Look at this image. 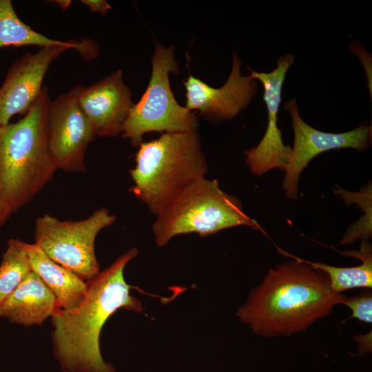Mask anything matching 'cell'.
Listing matches in <instances>:
<instances>
[{"label": "cell", "instance_id": "7a4b0ae2", "mask_svg": "<svg viewBox=\"0 0 372 372\" xmlns=\"http://www.w3.org/2000/svg\"><path fill=\"white\" fill-rule=\"evenodd\" d=\"M133 247L110 267L87 280L85 295L74 309L57 308L51 317V339L54 355L67 372H115L105 362L100 350V335L110 317L125 309L143 310L141 301L130 294L132 286L124 278L127 263L138 256Z\"/></svg>", "mask_w": 372, "mask_h": 372}, {"label": "cell", "instance_id": "2e32d148", "mask_svg": "<svg viewBox=\"0 0 372 372\" xmlns=\"http://www.w3.org/2000/svg\"><path fill=\"white\" fill-rule=\"evenodd\" d=\"M341 254L360 259L362 264L355 267H340L324 263L303 260L311 267L324 271L329 279L333 293L342 292L355 288L372 287V247L367 240H362L358 251H341Z\"/></svg>", "mask_w": 372, "mask_h": 372}, {"label": "cell", "instance_id": "7c38bea8", "mask_svg": "<svg viewBox=\"0 0 372 372\" xmlns=\"http://www.w3.org/2000/svg\"><path fill=\"white\" fill-rule=\"evenodd\" d=\"M70 92L91 123L96 136L115 137L134 105L132 94L121 70L89 85H76Z\"/></svg>", "mask_w": 372, "mask_h": 372}, {"label": "cell", "instance_id": "d6986e66", "mask_svg": "<svg viewBox=\"0 0 372 372\" xmlns=\"http://www.w3.org/2000/svg\"><path fill=\"white\" fill-rule=\"evenodd\" d=\"M340 304L349 307L351 315L349 318H355L361 322L371 324L372 322V293L371 289L360 294L342 298Z\"/></svg>", "mask_w": 372, "mask_h": 372}, {"label": "cell", "instance_id": "277c9868", "mask_svg": "<svg viewBox=\"0 0 372 372\" xmlns=\"http://www.w3.org/2000/svg\"><path fill=\"white\" fill-rule=\"evenodd\" d=\"M135 161L130 192L156 216L208 170L197 130L163 133L142 142Z\"/></svg>", "mask_w": 372, "mask_h": 372}, {"label": "cell", "instance_id": "ffe728a7", "mask_svg": "<svg viewBox=\"0 0 372 372\" xmlns=\"http://www.w3.org/2000/svg\"><path fill=\"white\" fill-rule=\"evenodd\" d=\"M82 3L87 6L90 10L105 15L112 9L110 3L105 0H81Z\"/></svg>", "mask_w": 372, "mask_h": 372}, {"label": "cell", "instance_id": "7402d4cb", "mask_svg": "<svg viewBox=\"0 0 372 372\" xmlns=\"http://www.w3.org/2000/svg\"><path fill=\"white\" fill-rule=\"evenodd\" d=\"M10 214H11L7 210V209L4 206L0 195V228L8 219Z\"/></svg>", "mask_w": 372, "mask_h": 372}, {"label": "cell", "instance_id": "603a6c76", "mask_svg": "<svg viewBox=\"0 0 372 372\" xmlns=\"http://www.w3.org/2000/svg\"><path fill=\"white\" fill-rule=\"evenodd\" d=\"M52 2L56 3L63 10H66L72 3L70 0H55Z\"/></svg>", "mask_w": 372, "mask_h": 372}, {"label": "cell", "instance_id": "52a82bcc", "mask_svg": "<svg viewBox=\"0 0 372 372\" xmlns=\"http://www.w3.org/2000/svg\"><path fill=\"white\" fill-rule=\"evenodd\" d=\"M116 219L105 207L77 221L60 220L45 214L36 219L34 243L52 260L87 282L100 272L94 250L96 237Z\"/></svg>", "mask_w": 372, "mask_h": 372}, {"label": "cell", "instance_id": "8992f818", "mask_svg": "<svg viewBox=\"0 0 372 372\" xmlns=\"http://www.w3.org/2000/svg\"><path fill=\"white\" fill-rule=\"evenodd\" d=\"M179 73L174 48L156 43L152 59L149 84L140 100L134 103L123 126L122 137L138 147L143 136L151 132L163 133L197 130L198 118L194 112L178 104L171 90L169 74Z\"/></svg>", "mask_w": 372, "mask_h": 372}, {"label": "cell", "instance_id": "5b68a950", "mask_svg": "<svg viewBox=\"0 0 372 372\" xmlns=\"http://www.w3.org/2000/svg\"><path fill=\"white\" fill-rule=\"evenodd\" d=\"M237 226L262 231L236 197L223 192L216 180L203 178L186 187L157 215L152 231L157 245L163 247L180 234L205 237Z\"/></svg>", "mask_w": 372, "mask_h": 372}, {"label": "cell", "instance_id": "3957f363", "mask_svg": "<svg viewBox=\"0 0 372 372\" xmlns=\"http://www.w3.org/2000/svg\"><path fill=\"white\" fill-rule=\"evenodd\" d=\"M50 101L43 86L21 119L0 126V195L10 214L29 203L58 169L48 145Z\"/></svg>", "mask_w": 372, "mask_h": 372}, {"label": "cell", "instance_id": "6da1fadb", "mask_svg": "<svg viewBox=\"0 0 372 372\" xmlns=\"http://www.w3.org/2000/svg\"><path fill=\"white\" fill-rule=\"evenodd\" d=\"M277 249L293 260L270 269L236 311L242 324L254 334L266 338L287 337L306 331L331 315L344 296L333 292L324 271Z\"/></svg>", "mask_w": 372, "mask_h": 372}, {"label": "cell", "instance_id": "5bb4252c", "mask_svg": "<svg viewBox=\"0 0 372 372\" xmlns=\"http://www.w3.org/2000/svg\"><path fill=\"white\" fill-rule=\"evenodd\" d=\"M57 308L53 292L32 271L0 306V318L25 327L41 325Z\"/></svg>", "mask_w": 372, "mask_h": 372}, {"label": "cell", "instance_id": "8fae6325", "mask_svg": "<svg viewBox=\"0 0 372 372\" xmlns=\"http://www.w3.org/2000/svg\"><path fill=\"white\" fill-rule=\"evenodd\" d=\"M293 61L291 54H285L277 60V68L269 73L258 72L247 67L251 76L263 85L268 114L262 140L257 146L244 152L246 163L256 175L261 176L274 168L285 171L291 156L292 147L284 144L278 127V112L285 75Z\"/></svg>", "mask_w": 372, "mask_h": 372}, {"label": "cell", "instance_id": "ba28073f", "mask_svg": "<svg viewBox=\"0 0 372 372\" xmlns=\"http://www.w3.org/2000/svg\"><path fill=\"white\" fill-rule=\"evenodd\" d=\"M70 49L77 50L87 60L96 58L99 52V46L90 40H70L66 45L44 47L23 54L12 64L0 87V126L8 125L14 115L28 113L42 90L50 65Z\"/></svg>", "mask_w": 372, "mask_h": 372}, {"label": "cell", "instance_id": "9a60e30c", "mask_svg": "<svg viewBox=\"0 0 372 372\" xmlns=\"http://www.w3.org/2000/svg\"><path fill=\"white\" fill-rule=\"evenodd\" d=\"M32 270L54 294L57 307L70 310L83 300L87 282L76 274L52 260L36 243L24 242Z\"/></svg>", "mask_w": 372, "mask_h": 372}, {"label": "cell", "instance_id": "ac0fdd59", "mask_svg": "<svg viewBox=\"0 0 372 372\" xmlns=\"http://www.w3.org/2000/svg\"><path fill=\"white\" fill-rule=\"evenodd\" d=\"M23 241L12 238L0 264V306L32 271Z\"/></svg>", "mask_w": 372, "mask_h": 372}, {"label": "cell", "instance_id": "4fadbf2b", "mask_svg": "<svg viewBox=\"0 0 372 372\" xmlns=\"http://www.w3.org/2000/svg\"><path fill=\"white\" fill-rule=\"evenodd\" d=\"M242 62L236 52L225 83L219 88L212 87L190 74L183 84L186 90L185 107L197 110L205 118L216 121L232 119L247 107L258 89V82L251 74L242 75Z\"/></svg>", "mask_w": 372, "mask_h": 372}, {"label": "cell", "instance_id": "e0dca14e", "mask_svg": "<svg viewBox=\"0 0 372 372\" xmlns=\"http://www.w3.org/2000/svg\"><path fill=\"white\" fill-rule=\"evenodd\" d=\"M70 41L50 39L33 30L17 16L10 0H0V48L37 45L40 48L66 45Z\"/></svg>", "mask_w": 372, "mask_h": 372}, {"label": "cell", "instance_id": "44dd1931", "mask_svg": "<svg viewBox=\"0 0 372 372\" xmlns=\"http://www.w3.org/2000/svg\"><path fill=\"white\" fill-rule=\"evenodd\" d=\"M353 339L358 343L359 350L358 354L360 356L366 353L371 352V331L365 335L353 336Z\"/></svg>", "mask_w": 372, "mask_h": 372}, {"label": "cell", "instance_id": "9c48e42d", "mask_svg": "<svg viewBox=\"0 0 372 372\" xmlns=\"http://www.w3.org/2000/svg\"><path fill=\"white\" fill-rule=\"evenodd\" d=\"M291 116L294 143L282 187L290 199L298 198V181L301 172L318 154L334 149L353 148L364 150L371 141V125L362 123L355 129L343 133H329L318 130L306 123L299 114L296 99L284 104Z\"/></svg>", "mask_w": 372, "mask_h": 372}, {"label": "cell", "instance_id": "30bf717a", "mask_svg": "<svg viewBox=\"0 0 372 372\" xmlns=\"http://www.w3.org/2000/svg\"><path fill=\"white\" fill-rule=\"evenodd\" d=\"M47 128L49 152L57 169L85 172L86 149L96 134L70 92L50 101Z\"/></svg>", "mask_w": 372, "mask_h": 372}]
</instances>
